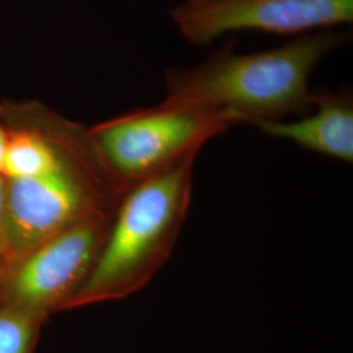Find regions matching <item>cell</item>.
I'll return each instance as SVG.
<instances>
[{"mask_svg": "<svg viewBox=\"0 0 353 353\" xmlns=\"http://www.w3.org/2000/svg\"><path fill=\"white\" fill-rule=\"evenodd\" d=\"M345 41L327 29L258 52L239 54L228 45L191 68L166 70L161 103L223 110L252 126L303 117L314 105L309 83L316 65Z\"/></svg>", "mask_w": 353, "mask_h": 353, "instance_id": "obj_1", "label": "cell"}, {"mask_svg": "<svg viewBox=\"0 0 353 353\" xmlns=\"http://www.w3.org/2000/svg\"><path fill=\"white\" fill-rule=\"evenodd\" d=\"M196 157L127 191L93 271L65 310L125 300L150 284L170 258L189 214Z\"/></svg>", "mask_w": 353, "mask_h": 353, "instance_id": "obj_2", "label": "cell"}, {"mask_svg": "<svg viewBox=\"0 0 353 353\" xmlns=\"http://www.w3.org/2000/svg\"><path fill=\"white\" fill-rule=\"evenodd\" d=\"M234 125L237 118L228 112L160 102L102 122L90 134L127 192L199 154L207 141Z\"/></svg>", "mask_w": 353, "mask_h": 353, "instance_id": "obj_3", "label": "cell"}, {"mask_svg": "<svg viewBox=\"0 0 353 353\" xmlns=\"http://www.w3.org/2000/svg\"><path fill=\"white\" fill-rule=\"evenodd\" d=\"M114 214L84 220L26 252L0 274V303L45 321L64 312L93 271Z\"/></svg>", "mask_w": 353, "mask_h": 353, "instance_id": "obj_4", "label": "cell"}, {"mask_svg": "<svg viewBox=\"0 0 353 353\" xmlns=\"http://www.w3.org/2000/svg\"><path fill=\"white\" fill-rule=\"evenodd\" d=\"M170 19L198 46L242 30L299 37L352 23L353 0H183Z\"/></svg>", "mask_w": 353, "mask_h": 353, "instance_id": "obj_5", "label": "cell"}, {"mask_svg": "<svg viewBox=\"0 0 353 353\" xmlns=\"http://www.w3.org/2000/svg\"><path fill=\"white\" fill-rule=\"evenodd\" d=\"M262 132L290 140L303 150L353 163V100L351 93L314 92L312 112L293 121L255 125Z\"/></svg>", "mask_w": 353, "mask_h": 353, "instance_id": "obj_6", "label": "cell"}, {"mask_svg": "<svg viewBox=\"0 0 353 353\" xmlns=\"http://www.w3.org/2000/svg\"><path fill=\"white\" fill-rule=\"evenodd\" d=\"M46 322L33 313L0 303V353H34Z\"/></svg>", "mask_w": 353, "mask_h": 353, "instance_id": "obj_7", "label": "cell"}, {"mask_svg": "<svg viewBox=\"0 0 353 353\" xmlns=\"http://www.w3.org/2000/svg\"><path fill=\"white\" fill-rule=\"evenodd\" d=\"M6 147H7V128H6L4 123L0 119V176H1V168H3Z\"/></svg>", "mask_w": 353, "mask_h": 353, "instance_id": "obj_8", "label": "cell"}, {"mask_svg": "<svg viewBox=\"0 0 353 353\" xmlns=\"http://www.w3.org/2000/svg\"><path fill=\"white\" fill-rule=\"evenodd\" d=\"M3 214H4V181H3V178L0 176V240H1Z\"/></svg>", "mask_w": 353, "mask_h": 353, "instance_id": "obj_9", "label": "cell"}]
</instances>
